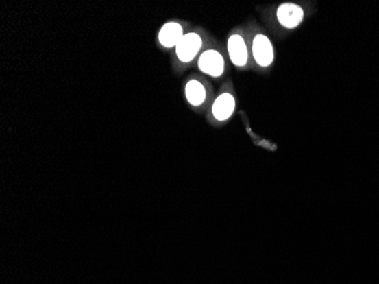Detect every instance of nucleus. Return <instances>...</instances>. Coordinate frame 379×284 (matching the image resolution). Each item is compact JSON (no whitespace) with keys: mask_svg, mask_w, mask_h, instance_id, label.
Masks as SVG:
<instances>
[{"mask_svg":"<svg viewBox=\"0 0 379 284\" xmlns=\"http://www.w3.org/2000/svg\"><path fill=\"white\" fill-rule=\"evenodd\" d=\"M202 48V38L195 32L185 34L181 41L175 47L176 56L182 63H191L197 58Z\"/></svg>","mask_w":379,"mask_h":284,"instance_id":"nucleus-1","label":"nucleus"},{"mask_svg":"<svg viewBox=\"0 0 379 284\" xmlns=\"http://www.w3.org/2000/svg\"><path fill=\"white\" fill-rule=\"evenodd\" d=\"M278 23L287 30H293L300 27L304 22V10L300 5L294 3H280L276 10Z\"/></svg>","mask_w":379,"mask_h":284,"instance_id":"nucleus-2","label":"nucleus"},{"mask_svg":"<svg viewBox=\"0 0 379 284\" xmlns=\"http://www.w3.org/2000/svg\"><path fill=\"white\" fill-rule=\"evenodd\" d=\"M198 67L206 75L218 79L225 72L224 57L218 50H206L199 57Z\"/></svg>","mask_w":379,"mask_h":284,"instance_id":"nucleus-3","label":"nucleus"},{"mask_svg":"<svg viewBox=\"0 0 379 284\" xmlns=\"http://www.w3.org/2000/svg\"><path fill=\"white\" fill-rule=\"evenodd\" d=\"M252 55L256 63L260 67H271L274 63V46L271 39L262 34H258L252 41Z\"/></svg>","mask_w":379,"mask_h":284,"instance_id":"nucleus-4","label":"nucleus"},{"mask_svg":"<svg viewBox=\"0 0 379 284\" xmlns=\"http://www.w3.org/2000/svg\"><path fill=\"white\" fill-rule=\"evenodd\" d=\"M228 56L232 63L236 67H244L249 60V49L243 36L240 34H233L228 41Z\"/></svg>","mask_w":379,"mask_h":284,"instance_id":"nucleus-5","label":"nucleus"},{"mask_svg":"<svg viewBox=\"0 0 379 284\" xmlns=\"http://www.w3.org/2000/svg\"><path fill=\"white\" fill-rule=\"evenodd\" d=\"M236 108V102L233 95L230 93H223L215 99L211 113L215 119L219 122H226L231 119Z\"/></svg>","mask_w":379,"mask_h":284,"instance_id":"nucleus-6","label":"nucleus"},{"mask_svg":"<svg viewBox=\"0 0 379 284\" xmlns=\"http://www.w3.org/2000/svg\"><path fill=\"white\" fill-rule=\"evenodd\" d=\"M184 34L181 24L178 22H167L159 30L158 41L165 48H175Z\"/></svg>","mask_w":379,"mask_h":284,"instance_id":"nucleus-7","label":"nucleus"},{"mask_svg":"<svg viewBox=\"0 0 379 284\" xmlns=\"http://www.w3.org/2000/svg\"><path fill=\"white\" fill-rule=\"evenodd\" d=\"M185 98L192 106H201L207 98L205 86L198 80H190L185 84Z\"/></svg>","mask_w":379,"mask_h":284,"instance_id":"nucleus-8","label":"nucleus"}]
</instances>
